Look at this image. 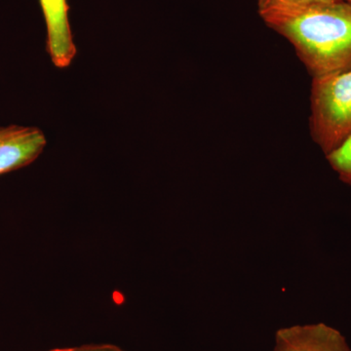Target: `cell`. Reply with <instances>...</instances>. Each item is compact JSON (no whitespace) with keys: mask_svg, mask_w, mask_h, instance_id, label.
Instances as JSON below:
<instances>
[{"mask_svg":"<svg viewBox=\"0 0 351 351\" xmlns=\"http://www.w3.org/2000/svg\"><path fill=\"white\" fill-rule=\"evenodd\" d=\"M287 38L313 78L351 69V4H315L270 23Z\"/></svg>","mask_w":351,"mask_h":351,"instance_id":"cell-1","label":"cell"},{"mask_svg":"<svg viewBox=\"0 0 351 351\" xmlns=\"http://www.w3.org/2000/svg\"><path fill=\"white\" fill-rule=\"evenodd\" d=\"M337 0H258V10L265 24L281 19L315 4Z\"/></svg>","mask_w":351,"mask_h":351,"instance_id":"cell-6","label":"cell"},{"mask_svg":"<svg viewBox=\"0 0 351 351\" xmlns=\"http://www.w3.org/2000/svg\"><path fill=\"white\" fill-rule=\"evenodd\" d=\"M326 157L339 180L351 186V136Z\"/></svg>","mask_w":351,"mask_h":351,"instance_id":"cell-7","label":"cell"},{"mask_svg":"<svg viewBox=\"0 0 351 351\" xmlns=\"http://www.w3.org/2000/svg\"><path fill=\"white\" fill-rule=\"evenodd\" d=\"M274 351H351V348L338 329L319 322L277 330Z\"/></svg>","mask_w":351,"mask_h":351,"instance_id":"cell-4","label":"cell"},{"mask_svg":"<svg viewBox=\"0 0 351 351\" xmlns=\"http://www.w3.org/2000/svg\"><path fill=\"white\" fill-rule=\"evenodd\" d=\"M45 20L46 50L58 69H66L75 59L77 49L69 24L68 0H39Z\"/></svg>","mask_w":351,"mask_h":351,"instance_id":"cell-5","label":"cell"},{"mask_svg":"<svg viewBox=\"0 0 351 351\" xmlns=\"http://www.w3.org/2000/svg\"><path fill=\"white\" fill-rule=\"evenodd\" d=\"M346 1H348V3H350L351 4V0H346Z\"/></svg>","mask_w":351,"mask_h":351,"instance_id":"cell-8","label":"cell"},{"mask_svg":"<svg viewBox=\"0 0 351 351\" xmlns=\"http://www.w3.org/2000/svg\"><path fill=\"white\" fill-rule=\"evenodd\" d=\"M87 351H93V350H87ZM103 351H105V350H103Z\"/></svg>","mask_w":351,"mask_h":351,"instance_id":"cell-9","label":"cell"},{"mask_svg":"<svg viewBox=\"0 0 351 351\" xmlns=\"http://www.w3.org/2000/svg\"><path fill=\"white\" fill-rule=\"evenodd\" d=\"M47 145L43 131L34 126H0V175L36 161Z\"/></svg>","mask_w":351,"mask_h":351,"instance_id":"cell-3","label":"cell"},{"mask_svg":"<svg viewBox=\"0 0 351 351\" xmlns=\"http://www.w3.org/2000/svg\"><path fill=\"white\" fill-rule=\"evenodd\" d=\"M311 135L325 154L351 136V69L313 78Z\"/></svg>","mask_w":351,"mask_h":351,"instance_id":"cell-2","label":"cell"}]
</instances>
